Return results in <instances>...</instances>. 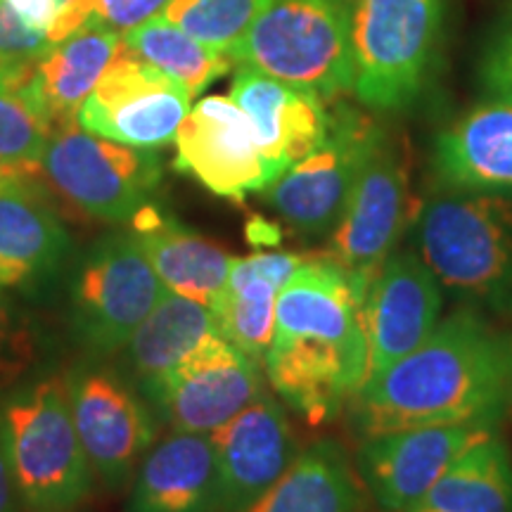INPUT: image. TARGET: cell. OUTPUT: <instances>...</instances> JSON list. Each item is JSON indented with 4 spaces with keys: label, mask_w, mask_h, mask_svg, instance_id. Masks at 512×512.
Listing matches in <instances>:
<instances>
[{
    "label": "cell",
    "mask_w": 512,
    "mask_h": 512,
    "mask_svg": "<svg viewBox=\"0 0 512 512\" xmlns=\"http://www.w3.org/2000/svg\"><path fill=\"white\" fill-rule=\"evenodd\" d=\"M361 437L425 425L498 422L512 408V335L484 311L458 309L354 396Z\"/></svg>",
    "instance_id": "1"
},
{
    "label": "cell",
    "mask_w": 512,
    "mask_h": 512,
    "mask_svg": "<svg viewBox=\"0 0 512 512\" xmlns=\"http://www.w3.org/2000/svg\"><path fill=\"white\" fill-rule=\"evenodd\" d=\"M264 373L311 425L335 418L368 382L361 302L330 256L304 259L280 290Z\"/></svg>",
    "instance_id": "2"
},
{
    "label": "cell",
    "mask_w": 512,
    "mask_h": 512,
    "mask_svg": "<svg viewBox=\"0 0 512 512\" xmlns=\"http://www.w3.org/2000/svg\"><path fill=\"white\" fill-rule=\"evenodd\" d=\"M413 233L444 292L512 316V190L446 188L422 204Z\"/></svg>",
    "instance_id": "3"
},
{
    "label": "cell",
    "mask_w": 512,
    "mask_h": 512,
    "mask_svg": "<svg viewBox=\"0 0 512 512\" xmlns=\"http://www.w3.org/2000/svg\"><path fill=\"white\" fill-rule=\"evenodd\" d=\"M0 441L24 512H81L93 467L76 434L60 373L27 375L0 392Z\"/></svg>",
    "instance_id": "4"
},
{
    "label": "cell",
    "mask_w": 512,
    "mask_h": 512,
    "mask_svg": "<svg viewBox=\"0 0 512 512\" xmlns=\"http://www.w3.org/2000/svg\"><path fill=\"white\" fill-rule=\"evenodd\" d=\"M356 0H273L233 48V64L328 100L354 88Z\"/></svg>",
    "instance_id": "5"
},
{
    "label": "cell",
    "mask_w": 512,
    "mask_h": 512,
    "mask_svg": "<svg viewBox=\"0 0 512 512\" xmlns=\"http://www.w3.org/2000/svg\"><path fill=\"white\" fill-rule=\"evenodd\" d=\"M166 292L133 230L105 235L67 271V328L74 344L93 358L117 354Z\"/></svg>",
    "instance_id": "6"
},
{
    "label": "cell",
    "mask_w": 512,
    "mask_h": 512,
    "mask_svg": "<svg viewBox=\"0 0 512 512\" xmlns=\"http://www.w3.org/2000/svg\"><path fill=\"white\" fill-rule=\"evenodd\" d=\"M444 0H356L354 88L361 105L396 112L422 93L437 48Z\"/></svg>",
    "instance_id": "7"
},
{
    "label": "cell",
    "mask_w": 512,
    "mask_h": 512,
    "mask_svg": "<svg viewBox=\"0 0 512 512\" xmlns=\"http://www.w3.org/2000/svg\"><path fill=\"white\" fill-rule=\"evenodd\" d=\"M41 169L69 202L105 223L136 221L162 181L155 150L114 143L76 124L50 136Z\"/></svg>",
    "instance_id": "8"
},
{
    "label": "cell",
    "mask_w": 512,
    "mask_h": 512,
    "mask_svg": "<svg viewBox=\"0 0 512 512\" xmlns=\"http://www.w3.org/2000/svg\"><path fill=\"white\" fill-rule=\"evenodd\" d=\"M102 361L86 356L64 373V384L93 475L107 489H124L162 425L124 373Z\"/></svg>",
    "instance_id": "9"
},
{
    "label": "cell",
    "mask_w": 512,
    "mask_h": 512,
    "mask_svg": "<svg viewBox=\"0 0 512 512\" xmlns=\"http://www.w3.org/2000/svg\"><path fill=\"white\" fill-rule=\"evenodd\" d=\"M411 223L406 159L394 140L375 128L351 195L330 233V259L347 275L363 304L384 261Z\"/></svg>",
    "instance_id": "10"
},
{
    "label": "cell",
    "mask_w": 512,
    "mask_h": 512,
    "mask_svg": "<svg viewBox=\"0 0 512 512\" xmlns=\"http://www.w3.org/2000/svg\"><path fill=\"white\" fill-rule=\"evenodd\" d=\"M190 102L181 83L119 43L117 55L83 102L76 124L114 143L157 150L174 143L192 110Z\"/></svg>",
    "instance_id": "11"
},
{
    "label": "cell",
    "mask_w": 512,
    "mask_h": 512,
    "mask_svg": "<svg viewBox=\"0 0 512 512\" xmlns=\"http://www.w3.org/2000/svg\"><path fill=\"white\" fill-rule=\"evenodd\" d=\"M375 128L347 107L330 114L323 143L261 190L268 207L304 238L330 235L347 207Z\"/></svg>",
    "instance_id": "12"
},
{
    "label": "cell",
    "mask_w": 512,
    "mask_h": 512,
    "mask_svg": "<svg viewBox=\"0 0 512 512\" xmlns=\"http://www.w3.org/2000/svg\"><path fill=\"white\" fill-rule=\"evenodd\" d=\"M264 392L259 363L214 337L140 394L171 432L211 434Z\"/></svg>",
    "instance_id": "13"
},
{
    "label": "cell",
    "mask_w": 512,
    "mask_h": 512,
    "mask_svg": "<svg viewBox=\"0 0 512 512\" xmlns=\"http://www.w3.org/2000/svg\"><path fill=\"white\" fill-rule=\"evenodd\" d=\"M498 422L425 425L363 437L356 470L370 498L387 512H406L470 446Z\"/></svg>",
    "instance_id": "14"
},
{
    "label": "cell",
    "mask_w": 512,
    "mask_h": 512,
    "mask_svg": "<svg viewBox=\"0 0 512 512\" xmlns=\"http://www.w3.org/2000/svg\"><path fill=\"white\" fill-rule=\"evenodd\" d=\"M174 143L176 169L226 200L245 202L273 183L252 121L230 95H207L197 102Z\"/></svg>",
    "instance_id": "15"
},
{
    "label": "cell",
    "mask_w": 512,
    "mask_h": 512,
    "mask_svg": "<svg viewBox=\"0 0 512 512\" xmlns=\"http://www.w3.org/2000/svg\"><path fill=\"white\" fill-rule=\"evenodd\" d=\"M444 287L418 252L384 261L361 304L368 344V380L418 349L441 320Z\"/></svg>",
    "instance_id": "16"
},
{
    "label": "cell",
    "mask_w": 512,
    "mask_h": 512,
    "mask_svg": "<svg viewBox=\"0 0 512 512\" xmlns=\"http://www.w3.org/2000/svg\"><path fill=\"white\" fill-rule=\"evenodd\" d=\"M209 437L219 465V512H245L304 451L285 406L271 392Z\"/></svg>",
    "instance_id": "17"
},
{
    "label": "cell",
    "mask_w": 512,
    "mask_h": 512,
    "mask_svg": "<svg viewBox=\"0 0 512 512\" xmlns=\"http://www.w3.org/2000/svg\"><path fill=\"white\" fill-rule=\"evenodd\" d=\"M74 261L67 228L50 204L19 178L0 188V292L48 297Z\"/></svg>",
    "instance_id": "18"
},
{
    "label": "cell",
    "mask_w": 512,
    "mask_h": 512,
    "mask_svg": "<svg viewBox=\"0 0 512 512\" xmlns=\"http://www.w3.org/2000/svg\"><path fill=\"white\" fill-rule=\"evenodd\" d=\"M230 98L252 121L256 143L273 181L316 150L330 131V114L323 98L247 64H238L235 69Z\"/></svg>",
    "instance_id": "19"
},
{
    "label": "cell",
    "mask_w": 512,
    "mask_h": 512,
    "mask_svg": "<svg viewBox=\"0 0 512 512\" xmlns=\"http://www.w3.org/2000/svg\"><path fill=\"white\" fill-rule=\"evenodd\" d=\"M119 43L117 29L95 17L88 19L74 34L50 46L19 95L53 133L74 126Z\"/></svg>",
    "instance_id": "20"
},
{
    "label": "cell",
    "mask_w": 512,
    "mask_h": 512,
    "mask_svg": "<svg viewBox=\"0 0 512 512\" xmlns=\"http://www.w3.org/2000/svg\"><path fill=\"white\" fill-rule=\"evenodd\" d=\"M126 512H219V465L209 434L171 432L145 453Z\"/></svg>",
    "instance_id": "21"
},
{
    "label": "cell",
    "mask_w": 512,
    "mask_h": 512,
    "mask_svg": "<svg viewBox=\"0 0 512 512\" xmlns=\"http://www.w3.org/2000/svg\"><path fill=\"white\" fill-rule=\"evenodd\" d=\"M302 261L304 256L290 252L233 256L226 285L211 304L219 335L261 368L273 342L278 294Z\"/></svg>",
    "instance_id": "22"
},
{
    "label": "cell",
    "mask_w": 512,
    "mask_h": 512,
    "mask_svg": "<svg viewBox=\"0 0 512 512\" xmlns=\"http://www.w3.org/2000/svg\"><path fill=\"white\" fill-rule=\"evenodd\" d=\"M434 171L444 188L512 190V105L486 102L437 138Z\"/></svg>",
    "instance_id": "23"
},
{
    "label": "cell",
    "mask_w": 512,
    "mask_h": 512,
    "mask_svg": "<svg viewBox=\"0 0 512 512\" xmlns=\"http://www.w3.org/2000/svg\"><path fill=\"white\" fill-rule=\"evenodd\" d=\"M131 230L166 290L211 309L233 261L226 249L162 214L155 204L140 211Z\"/></svg>",
    "instance_id": "24"
},
{
    "label": "cell",
    "mask_w": 512,
    "mask_h": 512,
    "mask_svg": "<svg viewBox=\"0 0 512 512\" xmlns=\"http://www.w3.org/2000/svg\"><path fill=\"white\" fill-rule=\"evenodd\" d=\"M221 337L214 313L195 299L166 292L150 316L117 351V368L138 392L171 373L209 339Z\"/></svg>",
    "instance_id": "25"
},
{
    "label": "cell",
    "mask_w": 512,
    "mask_h": 512,
    "mask_svg": "<svg viewBox=\"0 0 512 512\" xmlns=\"http://www.w3.org/2000/svg\"><path fill=\"white\" fill-rule=\"evenodd\" d=\"M366 484L342 446L320 439L245 512H363Z\"/></svg>",
    "instance_id": "26"
},
{
    "label": "cell",
    "mask_w": 512,
    "mask_h": 512,
    "mask_svg": "<svg viewBox=\"0 0 512 512\" xmlns=\"http://www.w3.org/2000/svg\"><path fill=\"white\" fill-rule=\"evenodd\" d=\"M406 512H512V458L498 432L467 448Z\"/></svg>",
    "instance_id": "27"
},
{
    "label": "cell",
    "mask_w": 512,
    "mask_h": 512,
    "mask_svg": "<svg viewBox=\"0 0 512 512\" xmlns=\"http://www.w3.org/2000/svg\"><path fill=\"white\" fill-rule=\"evenodd\" d=\"M121 43L181 83L190 98L202 95L211 83L233 69V60L226 53L204 46L162 15L126 29L121 34Z\"/></svg>",
    "instance_id": "28"
},
{
    "label": "cell",
    "mask_w": 512,
    "mask_h": 512,
    "mask_svg": "<svg viewBox=\"0 0 512 512\" xmlns=\"http://www.w3.org/2000/svg\"><path fill=\"white\" fill-rule=\"evenodd\" d=\"M273 0H169L157 15L230 57Z\"/></svg>",
    "instance_id": "29"
},
{
    "label": "cell",
    "mask_w": 512,
    "mask_h": 512,
    "mask_svg": "<svg viewBox=\"0 0 512 512\" xmlns=\"http://www.w3.org/2000/svg\"><path fill=\"white\" fill-rule=\"evenodd\" d=\"M50 136L46 121L0 81V164L19 178L34 174L41 169Z\"/></svg>",
    "instance_id": "30"
},
{
    "label": "cell",
    "mask_w": 512,
    "mask_h": 512,
    "mask_svg": "<svg viewBox=\"0 0 512 512\" xmlns=\"http://www.w3.org/2000/svg\"><path fill=\"white\" fill-rule=\"evenodd\" d=\"M50 46L53 43L46 31L29 27L5 0H0V81L10 91L19 93V88L27 86Z\"/></svg>",
    "instance_id": "31"
},
{
    "label": "cell",
    "mask_w": 512,
    "mask_h": 512,
    "mask_svg": "<svg viewBox=\"0 0 512 512\" xmlns=\"http://www.w3.org/2000/svg\"><path fill=\"white\" fill-rule=\"evenodd\" d=\"M41 356V335L15 299L0 292V392L34 373Z\"/></svg>",
    "instance_id": "32"
},
{
    "label": "cell",
    "mask_w": 512,
    "mask_h": 512,
    "mask_svg": "<svg viewBox=\"0 0 512 512\" xmlns=\"http://www.w3.org/2000/svg\"><path fill=\"white\" fill-rule=\"evenodd\" d=\"M169 0H95V19L110 24L119 34L155 17Z\"/></svg>",
    "instance_id": "33"
},
{
    "label": "cell",
    "mask_w": 512,
    "mask_h": 512,
    "mask_svg": "<svg viewBox=\"0 0 512 512\" xmlns=\"http://www.w3.org/2000/svg\"><path fill=\"white\" fill-rule=\"evenodd\" d=\"M484 81L496 100L512 105V29L498 38L484 62Z\"/></svg>",
    "instance_id": "34"
},
{
    "label": "cell",
    "mask_w": 512,
    "mask_h": 512,
    "mask_svg": "<svg viewBox=\"0 0 512 512\" xmlns=\"http://www.w3.org/2000/svg\"><path fill=\"white\" fill-rule=\"evenodd\" d=\"M5 3H8L29 27L43 29L46 34L48 29L53 27L57 10H60V0H5Z\"/></svg>",
    "instance_id": "35"
},
{
    "label": "cell",
    "mask_w": 512,
    "mask_h": 512,
    "mask_svg": "<svg viewBox=\"0 0 512 512\" xmlns=\"http://www.w3.org/2000/svg\"><path fill=\"white\" fill-rule=\"evenodd\" d=\"M0 512H24L22 496H19L15 475L5 456L3 441H0Z\"/></svg>",
    "instance_id": "36"
},
{
    "label": "cell",
    "mask_w": 512,
    "mask_h": 512,
    "mask_svg": "<svg viewBox=\"0 0 512 512\" xmlns=\"http://www.w3.org/2000/svg\"><path fill=\"white\" fill-rule=\"evenodd\" d=\"M15 178H19V176H15L12 171H8L3 164H0V188H3V185H8L10 181H15Z\"/></svg>",
    "instance_id": "37"
},
{
    "label": "cell",
    "mask_w": 512,
    "mask_h": 512,
    "mask_svg": "<svg viewBox=\"0 0 512 512\" xmlns=\"http://www.w3.org/2000/svg\"><path fill=\"white\" fill-rule=\"evenodd\" d=\"M510 318H512V316H510ZM510 335H512V330H510Z\"/></svg>",
    "instance_id": "38"
}]
</instances>
